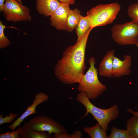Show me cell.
I'll return each instance as SVG.
<instances>
[{
    "label": "cell",
    "mask_w": 138,
    "mask_h": 138,
    "mask_svg": "<svg viewBox=\"0 0 138 138\" xmlns=\"http://www.w3.org/2000/svg\"><path fill=\"white\" fill-rule=\"evenodd\" d=\"M90 28L78 42L68 47L63 52L62 56L54 68V74L63 83H78L84 74L85 50Z\"/></svg>",
    "instance_id": "6da1fadb"
},
{
    "label": "cell",
    "mask_w": 138,
    "mask_h": 138,
    "mask_svg": "<svg viewBox=\"0 0 138 138\" xmlns=\"http://www.w3.org/2000/svg\"><path fill=\"white\" fill-rule=\"evenodd\" d=\"M76 99L84 106L86 110L85 114L79 120L90 113L100 124L101 128L106 132L108 129L110 122L117 119L119 115V110L117 105H114L106 109L98 108L91 103L83 92H80L78 94Z\"/></svg>",
    "instance_id": "7a4b0ae2"
},
{
    "label": "cell",
    "mask_w": 138,
    "mask_h": 138,
    "mask_svg": "<svg viewBox=\"0 0 138 138\" xmlns=\"http://www.w3.org/2000/svg\"><path fill=\"white\" fill-rule=\"evenodd\" d=\"M90 67L78 83V91L83 92L89 99L95 100L101 95L107 88L106 85L99 81L98 75V69L95 66L96 60L94 57L88 59Z\"/></svg>",
    "instance_id": "3957f363"
},
{
    "label": "cell",
    "mask_w": 138,
    "mask_h": 138,
    "mask_svg": "<svg viewBox=\"0 0 138 138\" xmlns=\"http://www.w3.org/2000/svg\"><path fill=\"white\" fill-rule=\"evenodd\" d=\"M121 8L117 3L101 4L92 8L87 12V17L92 29L111 24Z\"/></svg>",
    "instance_id": "277c9868"
},
{
    "label": "cell",
    "mask_w": 138,
    "mask_h": 138,
    "mask_svg": "<svg viewBox=\"0 0 138 138\" xmlns=\"http://www.w3.org/2000/svg\"><path fill=\"white\" fill-rule=\"evenodd\" d=\"M111 31L112 39L119 45H136L138 42V25L132 21L115 24Z\"/></svg>",
    "instance_id": "5b68a950"
},
{
    "label": "cell",
    "mask_w": 138,
    "mask_h": 138,
    "mask_svg": "<svg viewBox=\"0 0 138 138\" xmlns=\"http://www.w3.org/2000/svg\"><path fill=\"white\" fill-rule=\"evenodd\" d=\"M30 10L16 0H5L3 15L7 21L13 22L32 20Z\"/></svg>",
    "instance_id": "8992f818"
},
{
    "label": "cell",
    "mask_w": 138,
    "mask_h": 138,
    "mask_svg": "<svg viewBox=\"0 0 138 138\" xmlns=\"http://www.w3.org/2000/svg\"><path fill=\"white\" fill-rule=\"evenodd\" d=\"M28 122L36 131L47 132L51 134L67 133L63 126L47 116H37L31 118Z\"/></svg>",
    "instance_id": "52a82bcc"
},
{
    "label": "cell",
    "mask_w": 138,
    "mask_h": 138,
    "mask_svg": "<svg viewBox=\"0 0 138 138\" xmlns=\"http://www.w3.org/2000/svg\"><path fill=\"white\" fill-rule=\"evenodd\" d=\"M60 2V5L50 16L49 19L51 25L57 30H66L67 20L70 9V4Z\"/></svg>",
    "instance_id": "ba28073f"
},
{
    "label": "cell",
    "mask_w": 138,
    "mask_h": 138,
    "mask_svg": "<svg viewBox=\"0 0 138 138\" xmlns=\"http://www.w3.org/2000/svg\"><path fill=\"white\" fill-rule=\"evenodd\" d=\"M49 98V95L42 92L37 93L32 104L28 106L22 114L7 127L12 131H14L16 127L20 126L21 123L26 117L30 115L36 113L37 107L40 103L48 100Z\"/></svg>",
    "instance_id": "9c48e42d"
},
{
    "label": "cell",
    "mask_w": 138,
    "mask_h": 138,
    "mask_svg": "<svg viewBox=\"0 0 138 138\" xmlns=\"http://www.w3.org/2000/svg\"><path fill=\"white\" fill-rule=\"evenodd\" d=\"M123 60L114 56L113 61L112 77L119 78L124 75H130L132 64L131 55H124Z\"/></svg>",
    "instance_id": "30bf717a"
},
{
    "label": "cell",
    "mask_w": 138,
    "mask_h": 138,
    "mask_svg": "<svg viewBox=\"0 0 138 138\" xmlns=\"http://www.w3.org/2000/svg\"><path fill=\"white\" fill-rule=\"evenodd\" d=\"M115 51L111 50L107 52L99 63L98 72L101 76L112 77L113 61Z\"/></svg>",
    "instance_id": "8fae6325"
},
{
    "label": "cell",
    "mask_w": 138,
    "mask_h": 138,
    "mask_svg": "<svg viewBox=\"0 0 138 138\" xmlns=\"http://www.w3.org/2000/svg\"><path fill=\"white\" fill-rule=\"evenodd\" d=\"M60 3L58 0H36V9L40 14L47 17L50 16Z\"/></svg>",
    "instance_id": "7c38bea8"
},
{
    "label": "cell",
    "mask_w": 138,
    "mask_h": 138,
    "mask_svg": "<svg viewBox=\"0 0 138 138\" xmlns=\"http://www.w3.org/2000/svg\"><path fill=\"white\" fill-rule=\"evenodd\" d=\"M19 133L20 138H50L54 136L47 132L36 131L30 126L28 122H25Z\"/></svg>",
    "instance_id": "4fadbf2b"
},
{
    "label": "cell",
    "mask_w": 138,
    "mask_h": 138,
    "mask_svg": "<svg viewBox=\"0 0 138 138\" xmlns=\"http://www.w3.org/2000/svg\"><path fill=\"white\" fill-rule=\"evenodd\" d=\"M81 15L80 12L77 8L70 9L68 16L66 25V31L72 32L76 28Z\"/></svg>",
    "instance_id": "5bb4252c"
},
{
    "label": "cell",
    "mask_w": 138,
    "mask_h": 138,
    "mask_svg": "<svg viewBox=\"0 0 138 138\" xmlns=\"http://www.w3.org/2000/svg\"><path fill=\"white\" fill-rule=\"evenodd\" d=\"M90 28V22L87 16H83L81 15L79 23L76 28L77 36L76 42L79 41Z\"/></svg>",
    "instance_id": "9a60e30c"
},
{
    "label": "cell",
    "mask_w": 138,
    "mask_h": 138,
    "mask_svg": "<svg viewBox=\"0 0 138 138\" xmlns=\"http://www.w3.org/2000/svg\"><path fill=\"white\" fill-rule=\"evenodd\" d=\"M133 115L126 121V130L130 138H138V116Z\"/></svg>",
    "instance_id": "2e32d148"
},
{
    "label": "cell",
    "mask_w": 138,
    "mask_h": 138,
    "mask_svg": "<svg viewBox=\"0 0 138 138\" xmlns=\"http://www.w3.org/2000/svg\"><path fill=\"white\" fill-rule=\"evenodd\" d=\"M83 131L91 138H107L106 132L101 128L98 123L93 126L84 128Z\"/></svg>",
    "instance_id": "e0dca14e"
},
{
    "label": "cell",
    "mask_w": 138,
    "mask_h": 138,
    "mask_svg": "<svg viewBox=\"0 0 138 138\" xmlns=\"http://www.w3.org/2000/svg\"><path fill=\"white\" fill-rule=\"evenodd\" d=\"M127 13L132 21L138 25V2L130 5L128 7Z\"/></svg>",
    "instance_id": "ac0fdd59"
},
{
    "label": "cell",
    "mask_w": 138,
    "mask_h": 138,
    "mask_svg": "<svg viewBox=\"0 0 138 138\" xmlns=\"http://www.w3.org/2000/svg\"><path fill=\"white\" fill-rule=\"evenodd\" d=\"M107 138H130L126 130L120 129L113 126L111 128V133Z\"/></svg>",
    "instance_id": "d6986e66"
},
{
    "label": "cell",
    "mask_w": 138,
    "mask_h": 138,
    "mask_svg": "<svg viewBox=\"0 0 138 138\" xmlns=\"http://www.w3.org/2000/svg\"><path fill=\"white\" fill-rule=\"evenodd\" d=\"M3 24L2 21H0V48L2 49L6 47L9 45L10 42L4 33V30L7 28Z\"/></svg>",
    "instance_id": "ffe728a7"
},
{
    "label": "cell",
    "mask_w": 138,
    "mask_h": 138,
    "mask_svg": "<svg viewBox=\"0 0 138 138\" xmlns=\"http://www.w3.org/2000/svg\"><path fill=\"white\" fill-rule=\"evenodd\" d=\"M22 130V127H19L15 131H7L0 134V138H20L19 133Z\"/></svg>",
    "instance_id": "44dd1931"
},
{
    "label": "cell",
    "mask_w": 138,
    "mask_h": 138,
    "mask_svg": "<svg viewBox=\"0 0 138 138\" xmlns=\"http://www.w3.org/2000/svg\"><path fill=\"white\" fill-rule=\"evenodd\" d=\"M8 116H6L3 117V115L2 114L0 115V125H1L5 123H10L13 121V120L18 116L17 113H9Z\"/></svg>",
    "instance_id": "7402d4cb"
},
{
    "label": "cell",
    "mask_w": 138,
    "mask_h": 138,
    "mask_svg": "<svg viewBox=\"0 0 138 138\" xmlns=\"http://www.w3.org/2000/svg\"><path fill=\"white\" fill-rule=\"evenodd\" d=\"M54 138H71V135L68 134L67 133L54 134Z\"/></svg>",
    "instance_id": "603a6c76"
},
{
    "label": "cell",
    "mask_w": 138,
    "mask_h": 138,
    "mask_svg": "<svg viewBox=\"0 0 138 138\" xmlns=\"http://www.w3.org/2000/svg\"><path fill=\"white\" fill-rule=\"evenodd\" d=\"M82 136L81 132L79 130H77L71 135V138H80Z\"/></svg>",
    "instance_id": "cb8c5ba5"
},
{
    "label": "cell",
    "mask_w": 138,
    "mask_h": 138,
    "mask_svg": "<svg viewBox=\"0 0 138 138\" xmlns=\"http://www.w3.org/2000/svg\"><path fill=\"white\" fill-rule=\"evenodd\" d=\"M5 0H0V12H3L5 7L4 1Z\"/></svg>",
    "instance_id": "d4e9b609"
},
{
    "label": "cell",
    "mask_w": 138,
    "mask_h": 138,
    "mask_svg": "<svg viewBox=\"0 0 138 138\" xmlns=\"http://www.w3.org/2000/svg\"><path fill=\"white\" fill-rule=\"evenodd\" d=\"M60 2L68 3L70 5H72L75 3V0H58Z\"/></svg>",
    "instance_id": "484cf974"
},
{
    "label": "cell",
    "mask_w": 138,
    "mask_h": 138,
    "mask_svg": "<svg viewBox=\"0 0 138 138\" xmlns=\"http://www.w3.org/2000/svg\"><path fill=\"white\" fill-rule=\"evenodd\" d=\"M127 111L133 115H136L138 116V112L137 111L134 112L132 109L128 108L126 109Z\"/></svg>",
    "instance_id": "4316f807"
},
{
    "label": "cell",
    "mask_w": 138,
    "mask_h": 138,
    "mask_svg": "<svg viewBox=\"0 0 138 138\" xmlns=\"http://www.w3.org/2000/svg\"><path fill=\"white\" fill-rule=\"evenodd\" d=\"M20 4H22V0H16Z\"/></svg>",
    "instance_id": "83f0119b"
},
{
    "label": "cell",
    "mask_w": 138,
    "mask_h": 138,
    "mask_svg": "<svg viewBox=\"0 0 138 138\" xmlns=\"http://www.w3.org/2000/svg\"><path fill=\"white\" fill-rule=\"evenodd\" d=\"M136 45L137 46V47H138V42H137V43H136Z\"/></svg>",
    "instance_id": "f1b7e54d"
},
{
    "label": "cell",
    "mask_w": 138,
    "mask_h": 138,
    "mask_svg": "<svg viewBox=\"0 0 138 138\" xmlns=\"http://www.w3.org/2000/svg\"><path fill=\"white\" fill-rule=\"evenodd\" d=\"M137 0L138 1V0Z\"/></svg>",
    "instance_id": "f546056e"
}]
</instances>
